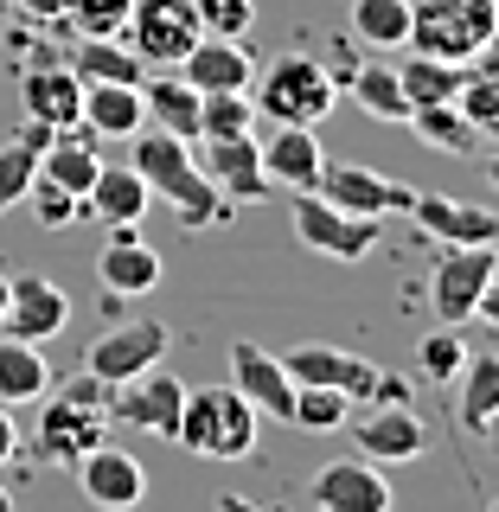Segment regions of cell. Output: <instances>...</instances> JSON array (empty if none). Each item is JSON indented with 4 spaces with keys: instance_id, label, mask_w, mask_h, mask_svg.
<instances>
[{
    "instance_id": "9",
    "label": "cell",
    "mask_w": 499,
    "mask_h": 512,
    "mask_svg": "<svg viewBox=\"0 0 499 512\" xmlns=\"http://www.w3.org/2000/svg\"><path fill=\"white\" fill-rule=\"evenodd\" d=\"M122 39L141 52V64L180 71V58L199 45V13H192V0H135Z\"/></svg>"
},
{
    "instance_id": "30",
    "label": "cell",
    "mask_w": 499,
    "mask_h": 512,
    "mask_svg": "<svg viewBox=\"0 0 499 512\" xmlns=\"http://www.w3.org/2000/svg\"><path fill=\"white\" fill-rule=\"evenodd\" d=\"M96 167H103V154L90 148L84 128H58V135L45 141V154H39V173L58 180L64 192H77V199H84V186L96 180Z\"/></svg>"
},
{
    "instance_id": "35",
    "label": "cell",
    "mask_w": 499,
    "mask_h": 512,
    "mask_svg": "<svg viewBox=\"0 0 499 512\" xmlns=\"http://www.w3.org/2000/svg\"><path fill=\"white\" fill-rule=\"evenodd\" d=\"M359 410L346 391L333 384H295V404H288V429H308V436H327V429H346V416Z\"/></svg>"
},
{
    "instance_id": "18",
    "label": "cell",
    "mask_w": 499,
    "mask_h": 512,
    "mask_svg": "<svg viewBox=\"0 0 499 512\" xmlns=\"http://www.w3.org/2000/svg\"><path fill=\"white\" fill-rule=\"evenodd\" d=\"M282 372H288V384H333V391H346L352 404H365V397H372V384H378V365L372 359L340 352V346H320V340L282 352Z\"/></svg>"
},
{
    "instance_id": "22",
    "label": "cell",
    "mask_w": 499,
    "mask_h": 512,
    "mask_svg": "<svg viewBox=\"0 0 499 512\" xmlns=\"http://www.w3.org/2000/svg\"><path fill=\"white\" fill-rule=\"evenodd\" d=\"M96 282H103L116 301L154 295V288H160V250H154V244H141L135 224H122V231L103 244V256H96Z\"/></svg>"
},
{
    "instance_id": "38",
    "label": "cell",
    "mask_w": 499,
    "mask_h": 512,
    "mask_svg": "<svg viewBox=\"0 0 499 512\" xmlns=\"http://www.w3.org/2000/svg\"><path fill=\"white\" fill-rule=\"evenodd\" d=\"M448 103H455V116L468 128L493 135V128H499V77L493 71H461V90L448 96Z\"/></svg>"
},
{
    "instance_id": "1",
    "label": "cell",
    "mask_w": 499,
    "mask_h": 512,
    "mask_svg": "<svg viewBox=\"0 0 499 512\" xmlns=\"http://www.w3.org/2000/svg\"><path fill=\"white\" fill-rule=\"evenodd\" d=\"M128 141H135V160H128V167H135L141 180H148V192H154V199L186 224V231H218V224L231 218L224 192L205 180L199 160H192V141L167 135V128H148V122H141Z\"/></svg>"
},
{
    "instance_id": "39",
    "label": "cell",
    "mask_w": 499,
    "mask_h": 512,
    "mask_svg": "<svg viewBox=\"0 0 499 512\" xmlns=\"http://www.w3.org/2000/svg\"><path fill=\"white\" fill-rule=\"evenodd\" d=\"M468 340H461V327H436L423 333V346H416V372H423L429 384H455V372L468 365Z\"/></svg>"
},
{
    "instance_id": "19",
    "label": "cell",
    "mask_w": 499,
    "mask_h": 512,
    "mask_svg": "<svg viewBox=\"0 0 499 512\" xmlns=\"http://www.w3.org/2000/svg\"><path fill=\"white\" fill-rule=\"evenodd\" d=\"M154 212V192L148 180H141L135 167H96V180L84 186V199H77V218H96V224H109V231H122V224H141Z\"/></svg>"
},
{
    "instance_id": "2",
    "label": "cell",
    "mask_w": 499,
    "mask_h": 512,
    "mask_svg": "<svg viewBox=\"0 0 499 512\" xmlns=\"http://www.w3.org/2000/svg\"><path fill=\"white\" fill-rule=\"evenodd\" d=\"M39 423H32V461L39 468H77L96 442H109V384L77 372L64 391L39 397Z\"/></svg>"
},
{
    "instance_id": "37",
    "label": "cell",
    "mask_w": 499,
    "mask_h": 512,
    "mask_svg": "<svg viewBox=\"0 0 499 512\" xmlns=\"http://www.w3.org/2000/svg\"><path fill=\"white\" fill-rule=\"evenodd\" d=\"M199 135H256L250 90H205L199 96Z\"/></svg>"
},
{
    "instance_id": "29",
    "label": "cell",
    "mask_w": 499,
    "mask_h": 512,
    "mask_svg": "<svg viewBox=\"0 0 499 512\" xmlns=\"http://www.w3.org/2000/svg\"><path fill=\"white\" fill-rule=\"evenodd\" d=\"M346 96L372 122H410V96H404V84H397V64H352Z\"/></svg>"
},
{
    "instance_id": "45",
    "label": "cell",
    "mask_w": 499,
    "mask_h": 512,
    "mask_svg": "<svg viewBox=\"0 0 499 512\" xmlns=\"http://www.w3.org/2000/svg\"><path fill=\"white\" fill-rule=\"evenodd\" d=\"M32 13H64V0H26Z\"/></svg>"
},
{
    "instance_id": "47",
    "label": "cell",
    "mask_w": 499,
    "mask_h": 512,
    "mask_svg": "<svg viewBox=\"0 0 499 512\" xmlns=\"http://www.w3.org/2000/svg\"><path fill=\"white\" fill-rule=\"evenodd\" d=\"M0 314H7V276H0Z\"/></svg>"
},
{
    "instance_id": "7",
    "label": "cell",
    "mask_w": 499,
    "mask_h": 512,
    "mask_svg": "<svg viewBox=\"0 0 499 512\" xmlns=\"http://www.w3.org/2000/svg\"><path fill=\"white\" fill-rule=\"evenodd\" d=\"M167 346H173V327H167V320H154V314L116 320L109 333H96V340L84 346V372L103 378V384H122V378L160 365V359H167Z\"/></svg>"
},
{
    "instance_id": "11",
    "label": "cell",
    "mask_w": 499,
    "mask_h": 512,
    "mask_svg": "<svg viewBox=\"0 0 499 512\" xmlns=\"http://www.w3.org/2000/svg\"><path fill=\"white\" fill-rule=\"evenodd\" d=\"M180 404H186V384L173 372H148L109 384V423H128V429H148V436H173V423H180Z\"/></svg>"
},
{
    "instance_id": "28",
    "label": "cell",
    "mask_w": 499,
    "mask_h": 512,
    "mask_svg": "<svg viewBox=\"0 0 499 512\" xmlns=\"http://www.w3.org/2000/svg\"><path fill=\"white\" fill-rule=\"evenodd\" d=\"M461 384V429L468 436H493L499 423V359L493 352H468V365L455 372Z\"/></svg>"
},
{
    "instance_id": "5",
    "label": "cell",
    "mask_w": 499,
    "mask_h": 512,
    "mask_svg": "<svg viewBox=\"0 0 499 512\" xmlns=\"http://www.w3.org/2000/svg\"><path fill=\"white\" fill-rule=\"evenodd\" d=\"M499 39V0H410V52L474 64Z\"/></svg>"
},
{
    "instance_id": "20",
    "label": "cell",
    "mask_w": 499,
    "mask_h": 512,
    "mask_svg": "<svg viewBox=\"0 0 499 512\" xmlns=\"http://www.w3.org/2000/svg\"><path fill=\"white\" fill-rule=\"evenodd\" d=\"M231 384H237V397H244L256 416H276V423H288L295 384H288V372H282L276 352H263L256 340H237V346H231Z\"/></svg>"
},
{
    "instance_id": "33",
    "label": "cell",
    "mask_w": 499,
    "mask_h": 512,
    "mask_svg": "<svg viewBox=\"0 0 499 512\" xmlns=\"http://www.w3.org/2000/svg\"><path fill=\"white\" fill-rule=\"evenodd\" d=\"M352 39L372 45V52H404L410 0H352Z\"/></svg>"
},
{
    "instance_id": "46",
    "label": "cell",
    "mask_w": 499,
    "mask_h": 512,
    "mask_svg": "<svg viewBox=\"0 0 499 512\" xmlns=\"http://www.w3.org/2000/svg\"><path fill=\"white\" fill-rule=\"evenodd\" d=\"M0 512H13V493L7 487H0Z\"/></svg>"
},
{
    "instance_id": "4",
    "label": "cell",
    "mask_w": 499,
    "mask_h": 512,
    "mask_svg": "<svg viewBox=\"0 0 499 512\" xmlns=\"http://www.w3.org/2000/svg\"><path fill=\"white\" fill-rule=\"evenodd\" d=\"M173 442L199 461H244L256 448V410L237 397V384H199L180 404Z\"/></svg>"
},
{
    "instance_id": "10",
    "label": "cell",
    "mask_w": 499,
    "mask_h": 512,
    "mask_svg": "<svg viewBox=\"0 0 499 512\" xmlns=\"http://www.w3.org/2000/svg\"><path fill=\"white\" fill-rule=\"evenodd\" d=\"M346 423H352V448L365 461H384V468H404L429 448V423L416 416V404H359Z\"/></svg>"
},
{
    "instance_id": "6",
    "label": "cell",
    "mask_w": 499,
    "mask_h": 512,
    "mask_svg": "<svg viewBox=\"0 0 499 512\" xmlns=\"http://www.w3.org/2000/svg\"><path fill=\"white\" fill-rule=\"evenodd\" d=\"M499 282V244H442V263L429 276V308L442 314V327L480 320Z\"/></svg>"
},
{
    "instance_id": "3",
    "label": "cell",
    "mask_w": 499,
    "mask_h": 512,
    "mask_svg": "<svg viewBox=\"0 0 499 512\" xmlns=\"http://www.w3.org/2000/svg\"><path fill=\"white\" fill-rule=\"evenodd\" d=\"M250 103H256V116H269V122L314 128L340 109V77L308 52H282L276 64H263V71L250 77Z\"/></svg>"
},
{
    "instance_id": "8",
    "label": "cell",
    "mask_w": 499,
    "mask_h": 512,
    "mask_svg": "<svg viewBox=\"0 0 499 512\" xmlns=\"http://www.w3.org/2000/svg\"><path fill=\"white\" fill-rule=\"evenodd\" d=\"M288 218H295L301 244H308L314 256H333V263H359V256L378 250V218H352V212H340V205H327L320 192H295Z\"/></svg>"
},
{
    "instance_id": "12",
    "label": "cell",
    "mask_w": 499,
    "mask_h": 512,
    "mask_svg": "<svg viewBox=\"0 0 499 512\" xmlns=\"http://www.w3.org/2000/svg\"><path fill=\"white\" fill-rule=\"evenodd\" d=\"M71 327V295L39 276V269H26V276H7V314H0V333H13V340H58V333Z\"/></svg>"
},
{
    "instance_id": "15",
    "label": "cell",
    "mask_w": 499,
    "mask_h": 512,
    "mask_svg": "<svg viewBox=\"0 0 499 512\" xmlns=\"http://www.w3.org/2000/svg\"><path fill=\"white\" fill-rule=\"evenodd\" d=\"M314 192L352 218H391V212H410V199H416V186H404V180H384L372 167H333V160L320 167Z\"/></svg>"
},
{
    "instance_id": "26",
    "label": "cell",
    "mask_w": 499,
    "mask_h": 512,
    "mask_svg": "<svg viewBox=\"0 0 499 512\" xmlns=\"http://www.w3.org/2000/svg\"><path fill=\"white\" fill-rule=\"evenodd\" d=\"M141 122H148V116H141V84H84L77 128H90V135H109V141H128Z\"/></svg>"
},
{
    "instance_id": "32",
    "label": "cell",
    "mask_w": 499,
    "mask_h": 512,
    "mask_svg": "<svg viewBox=\"0 0 499 512\" xmlns=\"http://www.w3.org/2000/svg\"><path fill=\"white\" fill-rule=\"evenodd\" d=\"M71 71L84 77V84H141L148 64H141V52L122 45V39H84L71 52Z\"/></svg>"
},
{
    "instance_id": "14",
    "label": "cell",
    "mask_w": 499,
    "mask_h": 512,
    "mask_svg": "<svg viewBox=\"0 0 499 512\" xmlns=\"http://www.w3.org/2000/svg\"><path fill=\"white\" fill-rule=\"evenodd\" d=\"M192 160H199V173L224 192V199H263L269 192L256 135H199L192 141Z\"/></svg>"
},
{
    "instance_id": "17",
    "label": "cell",
    "mask_w": 499,
    "mask_h": 512,
    "mask_svg": "<svg viewBox=\"0 0 499 512\" xmlns=\"http://www.w3.org/2000/svg\"><path fill=\"white\" fill-rule=\"evenodd\" d=\"M410 218L436 244H499V212L480 199H448V192H416Z\"/></svg>"
},
{
    "instance_id": "13",
    "label": "cell",
    "mask_w": 499,
    "mask_h": 512,
    "mask_svg": "<svg viewBox=\"0 0 499 512\" xmlns=\"http://www.w3.org/2000/svg\"><path fill=\"white\" fill-rule=\"evenodd\" d=\"M71 474H77V487H84V500L96 512H128V506L148 500V468H141L128 448H116V442H96Z\"/></svg>"
},
{
    "instance_id": "21",
    "label": "cell",
    "mask_w": 499,
    "mask_h": 512,
    "mask_svg": "<svg viewBox=\"0 0 499 512\" xmlns=\"http://www.w3.org/2000/svg\"><path fill=\"white\" fill-rule=\"evenodd\" d=\"M20 109L26 122L39 128H77V109H84V77L71 71V64H32L20 77Z\"/></svg>"
},
{
    "instance_id": "43",
    "label": "cell",
    "mask_w": 499,
    "mask_h": 512,
    "mask_svg": "<svg viewBox=\"0 0 499 512\" xmlns=\"http://www.w3.org/2000/svg\"><path fill=\"white\" fill-rule=\"evenodd\" d=\"M20 455V423H13V404H0V461Z\"/></svg>"
},
{
    "instance_id": "34",
    "label": "cell",
    "mask_w": 499,
    "mask_h": 512,
    "mask_svg": "<svg viewBox=\"0 0 499 512\" xmlns=\"http://www.w3.org/2000/svg\"><path fill=\"white\" fill-rule=\"evenodd\" d=\"M410 128L429 141V148H442V154H480V148H487V135L461 122L455 103H416L410 109Z\"/></svg>"
},
{
    "instance_id": "42",
    "label": "cell",
    "mask_w": 499,
    "mask_h": 512,
    "mask_svg": "<svg viewBox=\"0 0 499 512\" xmlns=\"http://www.w3.org/2000/svg\"><path fill=\"white\" fill-rule=\"evenodd\" d=\"M26 199H32V218H39L45 231H71L77 224V192H64L58 180H45V173H32Z\"/></svg>"
},
{
    "instance_id": "41",
    "label": "cell",
    "mask_w": 499,
    "mask_h": 512,
    "mask_svg": "<svg viewBox=\"0 0 499 512\" xmlns=\"http://www.w3.org/2000/svg\"><path fill=\"white\" fill-rule=\"evenodd\" d=\"M205 39H250L256 26V0H192Z\"/></svg>"
},
{
    "instance_id": "16",
    "label": "cell",
    "mask_w": 499,
    "mask_h": 512,
    "mask_svg": "<svg viewBox=\"0 0 499 512\" xmlns=\"http://www.w3.org/2000/svg\"><path fill=\"white\" fill-rule=\"evenodd\" d=\"M314 512H391V480L378 461H327L308 480Z\"/></svg>"
},
{
    "instance_id": "24",
    "label": "cell",
    "mask_w": 499,
    "mask_h": 512,
    "mask_svg": "<svg viewBox=\"0 0 499 512\" xmlns=\"http://www.w3.org/2000/svg\"><path fill=\"white\" fill-rule=\"evenodd\" d=\"M180 77L192 90H250V77H256V52L244 39H205L199 32V45L180 58Z\"/></svg>"
},
{
    "instance_id": "27",
    "label": "cell",
    "mask_w": 499,
    "mask_h": 512,
    "mask_svg": "<svg viewBox=\"0 0 499 512\" xmlns=\"http://www.w3.org/2000/svg\"><path fill=\"white\" fill-rule=\"evenodd\" d=\"M45 391H52V359H45V346L0 333V404H39Z\"/></svg>"
},
{
    "instance_id": "31",
    "label": "cell",
    "mask_w": 499,
    "mask_h": 512,
    "mask_svg": "<svg viewBox=\"0 0 499 512\" xmlns=\"http://www.w3.org/2000/svg\"><path fill=\"white\" fill-rule=\"evenodd\" d=\"M45 141H52V128H39V122H26L13 141H0V218H7L13 205H26V186H32V173H39Z\"/></svg>"
},
{
    "instance_id": "25",
    "label": "cell",
    "mask_w": 499,
    "mask_h": 512,
    "mask_svg": "<svg viewBox=\"0 0 499 512\" xmlns=\"http://www.w3.org/2000/svg\"><path fill=\"white\" fill-rule=\"evenodd\" d=\"M141 116H148V128H167V135H180V141H199V90H192L180 71L141 77Z\"/></svg>"
},
{
    "instance_id": "40",
    "label": "cell",
    "mask_w": 499,
    "mask_h": 512,
    "mask_svg": "<svg viewBox=\"0 0 499 512\" xmlns=\"http://www.w3.org/2000/svg\"><path fill=\"white\" fill-rule=\"evenodd\" d=\"M135 0H64V20L77 26V39H122Z\"/></svg>"
},
{
    "instance_id": "23",
    "label": "cell",
    "mask_w": 499,
    "mask_h": 512,
    "mask_svg": "<svg viewBox=\"0 0 499 512\" xmlns=\"http://www.w3.org/2000/svg\"><path fill=\"white\" fill-rule=\"evenodd\" d=\"M256 148H263L269 186H288V192H314V186H320V167H327V154H320L314 128L276 122V128H269V141H256Z\"/></svg>"
},
{
    "instance_id": "36",
    "label": "cell",
    "mask_w": 499,
    "mask_h": 512,
    "mask_svg": "<svg viewBox=\"0 0 499 512\" xmlns=\"http://www.w3.org/2000/svg\"><path fill=\"white\" fill-rule=\"evenodd\" d=\"M461 71H468V64H448V58L410 52L404 64H397V84H404L410 109H416V103H448V96L461 90Z\"/></svg>"
},
{
    "instance_id": "44",
    "label": "cell",
    "mask_w": 499,
    "mask_h": 512,
    "mask_svg": "<svg viewBox=\"0 0 499 512\" xmlns=\"http://www.w3.org/2000/svg\"><path fill=\"white\" fill-rule=\"evenodd\" d=\"M218 512H256L250 500H237V493H224V500H218Z\"/></svg>"
}]
</instances>
